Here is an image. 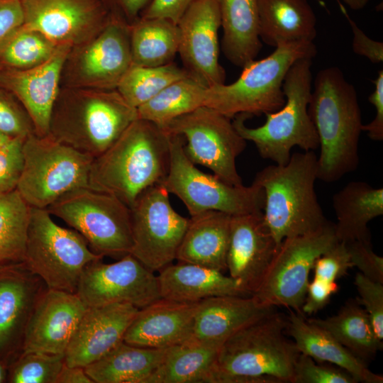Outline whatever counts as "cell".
<instances>
[{"label": "cell", "mask_w": 383, "mask_h": 383, "mask_svg": "<svg viewBox=\"0 0 383 383\" xmlns=\"http://www.w3.org/2000/svg\"><path fill=\"white\" fill-rule=\"evenodd\" d=\"M171 136L152 122L136 119L94 158L89 187L112 194L131 208L145 190L165 179Z\"/></svg>", "instance_id": "cell-2"}, {"label": "cell", "mask_w": 383, "mask_h": 383, "mask_svg": "<svg viewBox=\"0 0 383 383\" xmlns=\"http://www.w3.org/2000/svg\"><path fill=\"white\" fill-rule=\"evenodd\" d=\"M23 167L16 189L30 206L47 209L67 193L89 187L94 157L50 134L32 133L23 143Z\"/></svg>", "instance_id": "cell-9"}, {"label": "cell", "mask_w": 383, "mask_h": 383, "mask_svg": "<svg viewBox=\"0 0 383 383\" xmlns=\"http://www.w3.org/2000/svg\"><path fill=\"white\" fill-rule=\"evenodd\" d=\"M71 47L60 45L47 62L17 70L0 67V87L11 93L30 117L38 136L49 134L52 107L60 89L62 70Z\"/></svg>", "instance_id": "cell-22"}, {"label": "cell", "mask_w": 383, "mask_h": 383, "mask_svg": "<svg viewBox=\"0 0 383 383\" xmlns=\"http://www.w3.org/2000/svg\"><path fill=\"white\" fill-rule=\"evenodd\" d=\"M338 1L340 10L348 20L353 33L352 49L360 56L365 57L372 63L383 62V43L369 38L349 16L345 6Z\"/></svg>", "instance_id": "cell-47"}, {"label": "cell", "mask_w": 383, "mask_h": 383, "mask_svg": "<svg viewBox=\"0 0 383 383\" xmlns=\"http://www.w3.org/2000/svg\"><path fill=\"white\" fill-rule=\"evenodd\" d=\"M76 294L87 308L128 303L140 309L162 298L157 277L131 253L113 263L89 262Z\"/></svg>", "instance_id": "cell-16"}, {"label": "cell", "mask_w": 383, "mask_h": 383, "mask_svg": "<svg viewBox=\"0 0 383 383\" xmlns=\"http://www.w3.org/2000/svg\"><path fill=\"white\" fill-rule=\"evenodd\" d=\"M167 348H152L122 341L84 367L94 383H146L162 362Z\"/></svg>", "instance_id": "cell-32"}, {"label": "cell", "mask_w": 383, "mask_h": 383, "mask_svg": "<svg viewBox=\"0 0 383 383\" xmlns=\"http://www.w3.org/2000/svg\"><path fill=\"white\" fill-rule=\"evenodd\" d=\"M171 135H181L184 152L194 164L210 169L227 183L243 185L236 158L244 151L246 140L231 118L207 106L199 107L162 127Z\"/></svg>", "instance_id": "cell-13"}, {"label": "cell", "mask_w": 383, "mask_h": 383, "mask_svg": "<svg viewBox=\"0 0 383 383\" xmlns=\"http://www.w3.org/2000/svg\"><path fill=\"white\" fill-rule=\"evenodd\" d=\"M23 22L21 0H0V50Z\"/></svg>", "instance_id": "cell-49"}, {"label": "cell", "mask_w": 383, "mask_h": 383, "mask_svg": "<svg viewBox=\"0 0 383 383\" xmlns=\"http://www.w3.org/2000/svg\"><path fill=\"white\" fill-rule=\"evenodd\" d=\"M353 10H361L368 4L370 0H343Z\"/></svg>", "instance_id": "cell-54"}, {"label": "cell", "mask_w": 383, "mask_h": 383, "mask_svg": "<svg viewBox=\"0 0 383 383\" xmlns=\"http://www.w3.org/2000/svg\"><path fill=\"white\" fill-rule=\"evenodd\" d=\"M338 241L330 221L314 232L285 238L252 296L262 306H284L303 315L314 262Z\"/></svg>", "instance_id": "cell-12"}, {"label": "cell", "mask_w": 383, "mask_h": 383, "mask_svg": "<svg viewBox=\"0 0 383 383\" xmlns=\"http://www.w3.org/2000/svg\"><path fill=\"white\" fill-rule=\"evenodd\" d=\"M136 119L137 109L116 89L60 87L51 113L49 134L95 158Z\"/></svg>", "instance_id": "cell-4"}, {"label": "cell", "mask_w": 383, "mask_h": 383, "mask_svg": "<svg viewBox=\"0 0 383 383\" xmlns=\"http://www.w3.org/2000/svg\"><path fill=\"white\" fill-rule=\"evenodd\" d=\"M353 265L345 243L338 241L315 261L313 279L336 282Z\"/></svg>", "instance_id": "cell-45"}, {"label": "cell", "mask_w": 383, "mask_h": 383, "mask_svg": "<svg viewBox=\"0 0 383 383\" xmlns=\"http://www.w3.org/2000/svg\"><path fill=\"white\" fill-rule=\"evenodd\" d=\"M316 54L313 42L279 44L267 57L246 64L233 83L206 88L204 106L231 119L241 113L252 116L274 112L285 103L282 85L290 67L299 59L313 58Z\"/></svg>", "instance_id": "cell-7"}, {"label": "cell", "mask_w": 383, "mask_h": 383, "mask_svg": "<svg viewBox=\"0 0 383 383\" xmlns=\"http://www.w3.org/2000/svg\"><path fill=\"white\" fill-rule=\"evenodd\" d=\"M260 38L265 44L313 42L316 17L308 0H259Z\"/></svg>", "instance_id": "cell-31"}, {"label": "cell", "mask_w": 383, "mask_h": 383, "mask_svg": "<svg viewBox=\"0 0 383 383\" xmlns=\"http://www.w3.org/2000/svg\"><path fill=\"white\" fill-rule=\"evenodd\" d=\"M131 65L130 24L110 12L108 23L97 35L70 48L60 87L116 89Z\"/></svg>", "instance_id": "cell-14"}, {"label": "cell", "mask_w": 383, "mask_h": 383, "mask_svg": "<svg viewBox=\"0 0 383 383\" xmlns=\"http://www.w3.org/2000/svg\"><path fill=\"white\" fill-rule=\"evenodd\" d=\"M11 139L12 138L0 132V147L9 142Z\"/></svg>", "instance_id": "cell-55"}, {"label": "cell", "mask_w": 383, "mask_h": 383, "mask_svg": "<svg viewBox=\"0 0 383 383\" xmlns=\"http://www.w3.org/2000/svg\"><path fill=\"white\" fill-rule=\"evenodd\" d=\"M65 363L64 355L21 353L11 370L12 383H56Z\"/></svg>", "instance_id": "cell-40"}, {"label": "cell", "mask_w": 383, "mask_h": 383, "mask_svg": "<svg viewBox=\"0 0 383 383\" xmlns=\"http://www.w3.org/2000/svg\"><path fill=\"white\" fill-rule=\"evenodd\" d=\"M190 77L174 62L158 67L132 65L118 83L116 90L132 106L145 104L171 83Z\"/></svg>", "instance_id": "cell-38"}, {"label": "cell", "mask_w": 383, "mask_h": 383, "mask_svg": "<svg viewBox=\"0 0 383 383\" xmlns=\"http://www.w3.org/2000/svg\"><path fill=\"white\" fill-rule=\"evenodd\" d=\"M274 309L260 305L252 296L205 299L198 302L187 341L219 349L237 331Z\"/></svg>", "instance_id": "cell-25"}, {"label": "cell", "mask_w": 383, "mask_h": 383, "mask_svg": "<svg viewBox=\"0 0 383 383\" xmlns=\"http://www.w3.org/2000/svg\"><path fill=\"white\" fill-rule=\"evenodd\" d=\"M109 11L131 24L140 17L150 0H103Z\"/></svg>", "instance_id": "cell-52"}, {"label": "cell", "mask_w": 383, "mask_h": 383, "mask_svg": "<svg viewBox=\"0 0 383 383\" xmlns=\"http://www.w3.org/2000/svg\"><path fill=\"white\" fill-rule=\"evenodd\" d=\"M197 304L161 298L139 309L123 341L152 348L183 343L190 338Z\"/></svg>", "instance_id": "cell-24"}, {"label": "cell", "mask_w": 383, "mask_h": 383, "mask_svg": "<svg viewBox=\"0 0 383 383\" xmlns=\"http://www.w3.org/2000/svg\"><path fill=\"white\" fill-rule=\"evenodd\" d=\"M196 0H150L140 17L162 18L177 24L183 13Z\"/></svg>", "instance_id": "cell-51"}, {"label": "cell", "mask_w": 383, "mask_h": 383, "mask_svg": "<svg viewBox=\"0 0 383 383\" xmlns=\"http://www.w3.org/2000/svg\"><path fill=\"white\" fill-rule=\"evenodd\" d=\"M23 26L38 30L57 45L71 48L97 35L110 11L103 0H21Z\"/></svg>", "instance_id": "cell-17"}, {"label": "cell", "mask_w": 383, "mask_h": 383, "mask_svg": "<svg viewBox=\"0 0 383 383\" xmlns=\"http://www.w3.org/2000/svg\"><path fill=\"white\" fill-rule=\"evenodd\" d=\"M218 350L192 341L168 347L146 383L206 382Z\"/></svg>", "instance_id": "cell-35"}, {"label": "cell", "mask_w": 383, "mask_h": 383, "mask_svg": "<svg viewBox=\"0 0 383 383\" xmlns=\"http://www.w3.org/2000/svg\"><path fill=\"white\" fill-rule=\"evenodd\" d=\"M103 257L75 230L57 224L46 209L30 207L22 264L48 289L76 294L84 267Z\"/></svg>", "instance_id": "cell-8"}, {"label": "cell", "mask_w": 383, "mask_h": 383, "mask_svg": "<svg viewBox=\"0 0 383 383\" xmlns=\"http://www.w3.org/2000/svg\"><path fill=\"white\" fill-rule=\"evenodd\" d=\"M46 209L78 232L94 253L116 260L131 253V209L116 196L80 188L63 195Z\"/></svg>", "instance_id": "cell-10"}, {"label": "cell", "mask_w": 383, "mask_h": 383, "mask_svg": "<svg viewBox=\"0 0 383 383\" xmlns=\"http://www.w3.org/2000/svg\"><path fill=\"white\" fill-rule=\"evenodd\" d=\"M291 383H357L345 370L333 365L316 363L311 357L299 353Z\"/></svg>", "instance_id": "cell-41"}, {"label": "cell", "mask_w": 383, "mask_h": 383, "mask_svg": "<svg viewBox=\"0 0 383 383\" xmlns=\"http://www.w3.org/2000/svg\"><path fill=\"white\" fill-rule=\"evenodd\" d=\"M24 140L12 138L0 147V194L16 189L23 167Z\"/></svg>", "instance_id": "cell-44"}, {"label": "cell", "mask_w": 383, "mask_h": 383, "mask_svg": "<svg viewBox=\"0 0 383 383\" xmlns=\"http://www.w3.org/2000/svg\"><path fill=\"white\" fill-rule=\"evenodd\" d=\"M277 247L262 212L231 216L226 266L229 276L252 295Z\"/></svg>", "instance_id": "cell-20"}, {"label": "cell", "mask_w": 383, "mask_h": 383, "mask_svg": "<svg viewBox=\"0 0 383 383\" xmlns=\"http://www.w3.org/2000/svg\"><path fill=\"white\" fill-rule=\"evenodd\" d=\"M139 309L128 303L88 307L64 354L68 366L85 367L123 341Z\"/></svg>", "instance_id": "cell-21"}, {"label": "cell", "mask_w": 383, "mask_h": 383, "mask_svg": "<svg viewBox=\"0 0 383 383\" xmlns=\"http://www.w3.org/2000/svg\"><path fill=\"white\" fill-rule=\"evenodd\" d=\"M184 140L172 135L169 169L162 184L185 205L190 216L216 211L231 216L262 212L265 196L262 189L232 185L215 175L199 170L187 156Z\"/></svg>", "instance_id": "cell-11"}, {"label": "cell", "mask_w": 383, "mask_h": 383, "mask_svg": "<svg viewBox=\"0 0 383 383\" xmlns=\"http://www.w3.org/2000/svg\"><path fill=\"white\" fill-rule=\"evenodd\" d=\"M287 318L286 333L292 338L300 353L311 357L316 362L330 363L345 370L357 382H383L382 375L370 370L365 362L321 326L292 310Z\"/></svg>", "instance_id": "cell-27"}, {"label": "cell", "mask_w": 383, "mask_h": 383, "mask_svg": "<svg viewBox=\"0 0 383 383\" xmlns=\"http://www.w3.org/2000/svg\"><path fill=\"white\" fill-rule=\"evenodd\" d=\"M313 58L296 60L289 69L283 82L285 103L279 110L265 113L266 121L260 126L245 125L250 116L238 114L233 120L238 133L252 142L259 155L277 165H285L293 148L304 151L318 148V135L309 113L312 91Z\"/></svg>", "instance_id": "cell-6"}, {"label": "cell", "mask_w": 383, "mask_h": 383, "mask_svg": "<svg viewBox=\"0 0 383 383\" xmlns=\"http://www.w3.org/2000/svg\"><path fill=\"white\" fill-rule=\"evenodd\" d=\"M309 319L365 363L382 349L383 342L377 338L367 313L356 299L347 301L334 316Z\"/></svg>", "instance_id": "cell-34"}, {"label": "cell", "mask_w": 383, "mask_h": 383, "mask_svg": "<svg viewBox=\"0 0 383 383\" xmlns=\"http://www.w3.org/2000/svg\"><path fill=\"white\" fill-rule=\"evenodd\" d=\"M177 26L182 67L206 88L225 83L226 72L219 62L220 0L195 1Z\"/></svg>", "instance_id": "cell-18"}, {"label": "cell", "mask_w": 383, "mask_h": 383, "mask_svg": "<svg viewBox=\"0 0 383 383\" xmlns=\"http://www.w3.org/2000/svg\"><path fill=\"white\" fill-rule=\"evenodd\" d=\"M345 245L353 267L366 277L383 284V258L373 251L371 242L355 240Z\"/></svg>", "instance_id": "cell-46"}, {"label": "cell", "mask_w": 383, "mask_h": 383, "mask_svg": "<svg viewBox=\"0 0 383 383\" xmlns=\"http://www.w3.org/2000/svg\"><path fill=\"white\" fill-rule=\"evenodd\" d=\"M334 224L338 241L371 242L368 223L383 215V189L363 181H351L333 196Z\"/></svg>", "instance_id": "cell-29"}, {"label": "cell", "mask_w": 383, "mask_h": 383, "mask_svg": "<svg viewBox=\"0 0 383 383\" xmlns=\"http://www.w3.org/2000/svg\"><path fill=\"white\" fill-rule=\"evenodd\" d=\"M339 288L336 282L313 279L307 287L304 301L301 307L302 313L311 315L324 308L329 303L331 296L339 290Z\"/></svg>", "instance_id": "cell-48"}, {"label": "cell", "mask_w": 383, "mask_h": 383, "mask_svg": "<svg viewBox=\"0 0 383 383\" xmlns=\"http://www.w3.org/2000/svg\"><path fill=\"white\" fill-rule=\"evenodd\" d=\"M86 309L76 294L47 289L29 318L21 353L64 355Z\"/></svg>", "instance_id": "cell-19"}, {"label": "cell", "mask_w": 383, "mask_h": 383, "mask_svg": "<svg viewBox=\"0 0 383 383\" xmlns=\"http://www.w3.org/2000/svg\"><path fill=\"white\" fill-rule=\"evenodd\" d=\"M162 298L196 303L218 296H251L241 283L222 272L195 264L179 262L159 271Z\"/></svg>", "instance_id": "cell-26"}, {"label": "cell", "mask_w": 383, "mask_h": 383, "mask_svg": "<svg viewBox=\"0 0 383 383\" xmlns=\"http://www.w3.org/2000/svg\"><path fill=\"white\" fill-rule=\"evenodd\" d=\"M317 155L314 151L294 152L285 165H270L252 182L264 192L262 214L277 248L287 238L308 234L325 226L315 191Z\"/></svg>", "instance_id": "cell-5"}, {"label": "cell", "mask_w": 383, "mask_h": 383, "mask_svg": "<svg viewBox=\"0 0 383 383\" xmlns=\"http://www.w3.org/2000/svg\"><path fill=\"white\" fill-rule=\"evenodd\" d=\"M222 51L234 65L243 67L262 48L259 0H220Z\"/></svg>", "instance_id": "cell-30"}, {"label": "cell", "mask_w": 383, "mask_h": 383, "mask_svg": "<svg viewBox=\"0 0 383 383\" xmlns=\"http://www.w3.org/2000/svg\"><path fill=\"white\" fill-rule=\"evenodd\" d=\"M130 209L131 254L150 270L159 272L176 260L189 218L173 209L162 183L145 190Z\"/></svg>", "instance_id": "cell-15"}, {"label": "cell", "mask_w": 383, "mask_h": 383, "mask_svg": "<svg viewBox=\"0 0 383 383\" xmlns=\"http://www.w3.org/2000/svg\"><path fill=\"white\" fill-rule=\"evenodd\" d=\"M287 326L274 309L237 331L219 348L206 382L291 383L300 353Z\"/></svg>", "instance_id": "cell-3"}, {"label": "cell", "mask_w": 383, "mask_h": 383, "mask_svg": "<svg viewBox=\"0 0 383 383\" xmlns=\"http://www.w3.org/2000/svg\"><path fill=\"white\" fill-rule=\"evenodd\" d=\"M6 376V370L4 365L0 363V383L4 382Z\"/></svg>", "instance_id": "cell-56"}, {"label": "cell", "mask_w": 383, "mask_h": 383, "mask_svg": "<svg viewBox=\"0 0 383 383\" xmlns=\"http://www.w3.org/2000/svg\"><path fill=\"white\" fill-rule=\"evenodd\" d=\"M320 148L318 179L334 182L357 170L362 123L355 87L341 70H321L314 80L308 107Z\"/></svg>", "instance_id": "cell-1"}, {"label": "cell", "mask_w": 383, "mask_h": 383, "mask_svg": "<svg viewBox=\"0 0 383 383\" xmlns=\"http://www.w3.org/2000/svg\"><path fill=\"white\" fill-rule=\"evenodd\" d=\"M130 43L132 65H165L178 53L179 30L169 19L139 17L130 24Z\"/></svg>", "instance_id": "cell-33"}, {"label": "cell", "mask_w": 383, "mask_h": 383, "mask_svg": "<svg viewBox=\"0 0 383 383\" xmlns=\"http://www.w3.org/2000/svg\"><path fill=\"white\" fill-rule=\"evenodd\" d=\"M206 87L191 77L179 79L137 108L138 118L160 127L204 106Z\"/></svg>", "instance_id": "cell-36"}, {"label": "cell", "mask_w": 383, "mask_h": 383, "mask_svg": "<svg viewBox=\"0 0 383 383\" xmlns=\"http://www.w3.org/2000/svg\"><path fill=\"white\" fill-rule=\"evenodd\" d=\"M231 220V215L216 211L192 216L176 260L221 272L227 270Z\"/></svg>", "instance_id": "cell-28"}, {"label": "cell", "mask_w": 383, "mask_h": 383, "mask_svg": "<svg viewBox=\"0 0 383 383\" xmlns=\"http://www.w3.org/2000/svg\"><path fill=\"white\" fill-rule=\"evenodd\" d=\"M56 383H94L87 374L84 368L68 366L64 363Z\"/></svg>", "instance_id": "cell-53"}, {"label": "cell", "mask_w": 383, "mask_h": 383, "mask_svg": "<svg viewBox=\"0 0 383 383\" xmlns=\"http://www.w3.org/2000/svg\"><path fill=\"white\" fill-rule=\"evenodd\" d=\"M30 213L17 189L0 194V269L23 263Z\"/></svg>", "instance_id": "cell-37"}, {"label": "cell", "mask_w": 383, "mask_h": 383, "mask_svg": "<svg viewBox=\"0 0 383 383\" xmlns=\"http://www.w3.org/2000/svg\"><path fill=\"white\" fill-rule=\"evenodd\" d=\"M374 91L368 96V101L375 109V116L369 123L362 125V131L374 141L383 140V70L378 72L377 78L373 80Z\"/></svg>", "instance_id": "cell-50"}, {"label": "cell", "mask_w": 383, "mask_h": 383, "mask_svg": "<svg viewBox=\"0 0 383 383\" xmlns=\"http://www.w3.org/2000/svg\"><path fill=\"white\" fill-rule=\"evenodd\" d=\"M58 48L39 31L23 25L1 48L0 67L17 70L36 67L51 58Z\"/></svg>", "instance_id": "cell-39"}, {"label": "cell", "mask_w": 383, "mask_h": 383, "mask_svg": "<svg viewBox=\"0 0 383 383\" xmlns=\"http://www.w3.org/2000/svg\"><path fill=\"white\" fill-rule=\"evenodd\" d=\"M47 289L23 264L0 269V355L21 349L29 318Z\"/></svg>", "instance_id": "cell-23"}, {"label": "cell", "mask_w": 383, "mask_h": 383, "mask_svg": "<svg viewBox=\"0 0 383 383\" xmlns=\"http://www.w3.org/2000/svg\"><path fill=\"white\" fill-rule=\"evenodd\" d=\"M0 132L12 138H26L35 133L28 113L9 91L0 87Z\"/></svg>", "instance_id": "cell-42"}, {"label": "cell", "mask_w": 383, "mask_h": 383, "mask_svg": "<svg viewBox=\"0 0 383 383\" xmlns=\"http://www.w3.org/2000/svg\"><path fill=\"white\" fill-rule=\"evenodd\" d=\"M354 284L359 294L355 299L367 313L377 338L383 342V284L360 272L356 274Z\"/></svg>", "instance_id": "cell-43"}]
</instances>
